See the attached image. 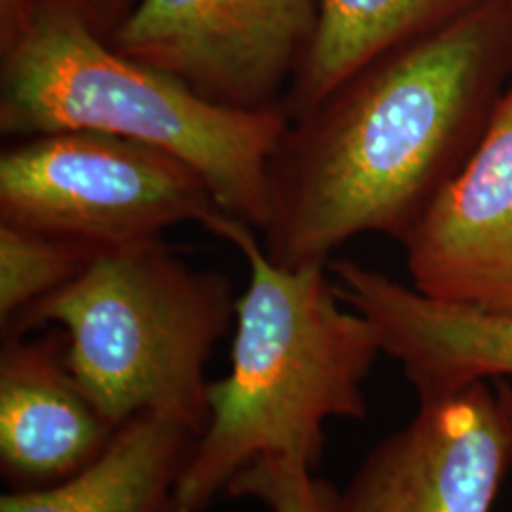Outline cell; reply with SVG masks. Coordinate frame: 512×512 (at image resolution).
I'll use <instances>...</instances> for the list:
<instances>
[{
  "mask_svg": "<svg viewBox=\"0 0 512 512\" xmlns=\"http://www.w3.org/2000/svg\"><path fill=\"white\" fill-rule=\"evenodd\" d=\"M512 8L490 0L366 63L289 120L258 232L281 268L349 239H401L469 160L511 86Z\"/></svg>",
  "mask_w": 512,
  "mask_h": 512,
  "instance_id": "cell-1",
  "label": "cell"
},
{
  "mask_svg": "<svg viewBox=\"0 0 512 512\" xmlns=\"http://www.w3.org/2000/svg\"><path fill=\"white\" fill-rule=\"evenodd\" d=\"M203 228L238 249L249 279L236 300L230 370L209 382V421L179 482L183 512L205 511L258 459L315 471L325 423L365 418L366 380L382 355L329 264L277 266L255 228L224 211Z\"/></svg>",
  "mask_w": 512,
  "mask_h": 512,
  "instance_id": "cell-2",
  "label": "cell"
},
{
  "mask_svg": "<svg viewBox=\"0 0 512 512\" xmlns=\"http://www.w3.org/2000/svg\"><path fill=\"white\" fill-rule=\"evenodd\" d=\"M289 116L232 109L118 52L78 0H42L0 46V131L25 139L95 131L160 148L190 165L220 209L260 232L268 169Z\"/></svg>",
  "mask_w": 512,
  "mask_h": 512,
  "instance_id": "cell-3",
  "label": "cell"
},
{
  "mask_svg": "<svg viewBox=\"0 0 512 512\" xmlns=\"http://www.w3.org/2000/svg\"><path fill=\"white\" fill-rule=\"evenodd\" d=\"M230 279L194 270L162 238L101 249L82 274L2 334H65L78 384L116 427L169 416L202 435L211 353L236 317Z\"/></svg>",
  "mask_w": 512,
  "mask_h": 512,
  "instance_id": "cell-4",
  "label": "cell"
},
{
  "mask_svg": "<svg viewBox=\"0 0 512 512\" xmlns=\"http://www.w3.org/2000/svg\"><path fill=\"white\" fill-rule=\"evenodd\" d=\"M222 211L202 177L160 148L95 131L19 139L0 154V222L97 249L162 238Z\"/></svg>",
  "mask_w": 512,
  "mask_h": 512,
  "instance_id": "cell-5",
  "label": "cell"
},
{
  "mask_svg": "<svg viewBox=\"0 0 512 512\" xmlns=\"http://www.w3.org/2000/svg\"><path fill=\"white\" fill-rule=\"evenodd\" d=\"M319 0H135L107 40L232 109L283 107Z\"/></svg>",
  "mask_w": 512,
  "mask_h": 512,
  "instance_id": "cell-6",
  "label": "cell"
},
{
  "mask_svg": "<svg viewBox=\"0 0 512 512\" xmlns=\"http://www.w3.org/2000/svg\"><path fill=\"white\" fill-rule=\"evenodd\" d=\"M512 471V412L497 382L420 399L338 494V512H492Z\"/></svg>",
  "mask_w": 512,
  "mask_h": 512,
  "instance_id": "cell-7",
  "label": "cell"
},
{
  "mask_svg": "<svg viewBox=\"0 0 512 512\" xmlns=\"http://www.w3.org/2000/svg\"><path fill=\"white\" fill-rule=\"evenodd\" d=\"M399 243L418 293L512 313V84L469 160Z\"/></svg>",
  "mask_w": 512,
  "mask_h": 512,
  "instance_id": "cell-8",
  "label": "cell"
},
{
  "mask_svg": "<svg viewBox=\"0 0 512 512\" xmlns=\"http://www.w3.org/2000/svg\"><path fill=\"white\" fill-rule=\"evenodd\" d=\"M65 334L2 338L0 473L10 492L42 490L88 469L120 427L78 384Z\"/></svg>",
  "mask_w": 512,
  "mask_h": 512,
  "instance_id": "cell-9",
  "label": "cell"
},
{
  "mask_svg": "<svg viewBox=\"0 0 512 512\" xmlns=\"http://www.w3.org/2000/svg\"><path fill=\"white\" fill-rule=\"evenodd\" d=\"M338 291L420 399L512 378V313L446 304L355 260L329 264Z\"/></svg>",
  "mask_w": 512,
  "mask_h": 512,
  "instance_id": "cell-10",
  "label": "cell"
},
{
  "mask_svg": "<svg viewBox=\"0 0 512 512\" xmlns=\"http://www.w3.org/2000/svg\"><path fill=\"white\" fill-rule=\"evenodd\" d=\"M198 437L175 418L141 414L88 469L50 488L8 492L0 512H183L177 490Z\"/></svg>",
  "mask_w": 512,
  "mask_h": 512,
  "instance_id": "cell-11",
  "label": "cell"
},
{
  "mask_svg": "<svg viewBox=\"0 0 512 512\" xmlns=\"http://www.w3.org/2000/svg\"><path fill=\"white\" fill-rule=\"evenodd\" d=\"M490 0H319L310 48L283 99L294 120L366 63L467 16Z\"/></svg>",
  "mask_w": 512,
  "mask_h": 512,
  "instance_id": "cell-12",
  "label": "cell"
},
{
  "mask_svg": "<svg viewBox=\"0 0 512 512\" xmlns=\"http://www.w3.org/2000/svg\"><path fill=\"white\" fill-rule=\"evenodd\" d=\"M101 249L0 222V330L82 274Z\"/></svg>",
  "mask_w": 512,
  "mask_h": 512,
  "instance_id": "cell-13",
  "label": "cell"
},
{
  "mask_svg": "<svg viewBox=\"0 0 512 512\" xmlns=\"http://www.w3.org/2000/svg\"><path fill=\"white\" fill-rule=\"evenodd\" d=\"M228 495L260 501L270 512H338V494L289 459H258L228 486Z\"/></svg>",
  "mask_w": 512,
  "mask_h": 512,
  "instance_id": "cell-14",
  "label": "cell"
},
{
  "mask_svg": "<svg viewBox=\"0 0 512 512\" xmlns=\"http://www.w3.org/2000/svg\"><path fill=\"white\" fill-rule=\"evenodd\" d=\"M86 16L90 18L103 37L118 27V23L128 16L135 0H78Z\"/></svg>",
  "mask_w": 512,
  "mask_h": 512,
  "instance_id": "cell-15",
  "label": "cell"
},
{
  "mask_svg": "<svg viewBox=\"0 0 512 512\" xmlns=\"http://www.w3.org/2000/svg\"><path fill=\"white\" fill-rule=\"evenodd\" d=\"M42 0H0V46L16 37Z\"/></svg>",
  "mask_w": 512,
  "mask_h": 512,
  "instance_id": "cell-16",
  "label": "cell"
},
{
  "mask_svg": "<svg viewBox=\"0 0 512 512\" xmlns=\"http://www.w3.org/2000/svg\"><path fill=\"white\" fill-rule=\"evenodd\" d=\"M499 384V387H501V391H503V397H505V401H507V404H509V408H511L512 412V387L507 380H499L497 382Z\"/></svg>",
  "mask_w": 512,
  "mask_h": 512,
  "instance_id": "cell-17",
  "label": "cell"
},
{
  "mask_svg": "<svg viewBox=\"0 0 512 512\" xmlns=\"http://www.w3.org/2000/svg\"><path fill=\"white\" fill-rule=\"evenodd\" d=\"M507 2H509V6L512 8V0H507Z\"/></svg>",
  "mask_w": 512,
  "mask_h": 512,
  "instance_id": "cell-18",
  "label": "cell"
}]
</instances>
